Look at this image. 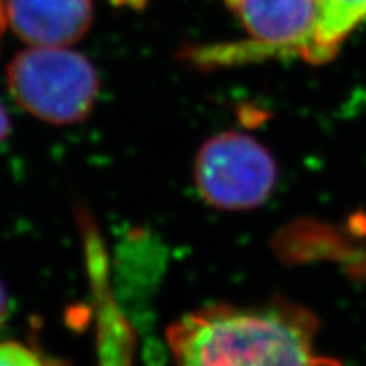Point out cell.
Segmentation results:
<instances>
[{
    "label": "cell",
    "instance_id": "cell-10",
    "mask_svg": "<svg viewBox=\"0 0 366 366\" xmlns=\"http://www.w3.org/2000/svg\"><path fill=\"white\" fill-rule=\"evenodd\" d=\"M7 132H9V117L6 111H4L2 104H0V141L7 136Z\"/></svg>",
    "mask_w": 366,
    "mask_h": 366
},
{
    "label": "cell",
    "instance_id": "cell-8",
    "mask_svg": "<svg viewBox=\"0 0 366 366\" xmlns=\"http://www.w3.org/2000/svg\"><path fill=\"white\" fill-rule=\"evenodd\" d=\"M0 366H54L38 351L16 341L0 342Z\"/></svg>",
    "mask_w": 366,
    "mask_h": 366
},
{
    "label": "cell",
    "instance_id": "cell-2",
    "mask_svg": "<svg viewBox=\"0 0 366 366\" xmlns=\"http://www.w3.org/2000/svg\"><path fill=\"white\" fill-rule=\"evenodd\" d=\"M7 84L24 111L49 124L84 121L99 92L89 59L54 46H33L17 54L7 68Z\"/></svg>",
    "mask_w": 366,
    "mask_h": 366
},
{
    "label": "cell",
    "instance_id": "cell-1",
    "mask_svg": "<svg viewBox=\"0 0 366 366\" xmlns=\"http://www.w3.org/2000/svg\"><path fill=\"white\" fill-rule=\"evenodd\" d=\"M317 322L288 304L214 305L167 331L175 366H341L315 347Z\"/></svg>",
    "mask_w": 366,
    "mask_h": 366
},
{
    "label": "cell",
    "instance_id": "cell-6",
    "mask_svg": "<svg viewBox=\"0 0 366 366\" xmlns=\"http://www.w3.org/2000/svg\"><path fill=\"white\" fill-rule=\"evenodd\" d=\"M6 9L16 34L33 46L66 48L94 19L92 0H6Z\"/></svg>",
    "mask_w": 366,
    "mask_h": 366
},
{
    "label": "cell",
    "instance_id": "cell-3",
    "mask_svg": "<svg viewBox=\"0 0 366 366\" xmlns=\"http://www.w3.org/2000/svg\"><path fill=\"white\" fill-rule=\"evenodd\" d=\"M253 41L216 46L192 54L200 65H231L249 58L300 56L322 65L319 51V0H226Z\"/></svg>",
    "mask_w": 366,
    "mask_h": 366
},
{
    "label": "cell",
    "instance_id": "cell-11",
    "mask_svg": "<svg viewBox=\"0 0 366 366\" xmlns=\"http://www.w3.org/2000/svg\"><path fill=\"white\" fill-rule=\"evenodd\" d=\"M117 6L121 7H131V9H141L146 4V0H114Z\"/></svg>",
    "mask_w": 366,
    "mask_h": 366
},
{
    "label": "cell",
    "instance_id": "cell-5",
    "mask_svg": "<svg viewBox=\"0 0 366 366\" xmlns=\"http://www.w3.org/2000/svg\"><path fill=\"white\" fill-rule=\"evenodd\" d=\"M80 229L84 234V253L94 299L95 324H97V366H132L136 350V334L131 322L119 307L111 287L109 262L102 237L90 216L80 214Z\"/></svg>",
    "mask_w": 366,
    "mask_h": 366
},
{
    "label": "cell",
    "instance_id": "cell-9",
    "mask_svg": "<svg viewBox=\"0 0 366 366\" xmlns=\"http://www.w3.org/2000/svg\"><path fill=\"white\" fill-rule=\"evenodd\" d=\"M6 315H7V295H6V290H4L2 283H0V326H2V322L6 320Z\"/></svg>",
    "mask_w": 366,
    "mask_h": 366
},
{
    "label": "cell",
    "instance_id": "cell-4",
    "mask_svg": "<svg viewBox=\"0 0 366 366\" xmlns=\"http://www.w3.org/2000/svg\"><path fill=\"white\" fill-rule=\"evenodd\" d=\"M277 182L269 151L241 132L210 137L195 159V183L205 202L217 209L244 210L262 205Z\"/></svg>",
    "mask_w": 366,
    "mask_h": 366
},
{
    "label": "cell",
    "instance_id": "cell-7",
    "mask_svg": "<svg viewBox=\"0 0 366 366\" xmlns=\"http://www.w3.org/2000/svg\"><path fill=\"white\" fill-rule=\"evenodd\" d=\"M320 61L336 56L347 36L366 19V0H319Z\"/></svg>",
    "mask_w": 366,
    "mask_h": 366
},
{
    "label": "cell",
    "instance_id": "cell-12",
    "mask_svg": "<svg viewBox=\"0 0 366 366\" xmlns=\"http://www.w3.org/2000/svg\"><path fill=\"white\" fill-rule=\"evenodd\" d=\"M7 26V9H6V0H0V36H2L4 29Z\"/></svg>",
    "mask_w": 366,
    "mask_h": 366
}]
</instances>
